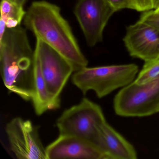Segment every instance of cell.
<instances>
[{"instance_id": "cell-3", "label": "cell", "mask_w": 159, "mask_h": 159, "mask_svg": "<svg viewBox=\"0 0 159 159\" xmlns=\"http://www.w3.org/2000/svg\"><path fill=\"white\" fill-rule=\"evenodd\" d=\"M138 72L134 64L86 67L74 72L71 80L84 94L93 91L102 98L134 82Z\"/></svg>"}, {"instance_id": "cell-5", "label": "cell", "mask_w": 159, "mask_h": 159, "mask_svg": "<svg viewBox=\"0 0 159 159\" xmlns=\"http://www.w3.org/2000/svg\"><path fill=\"white\" fill-rule=\"evenodd\" d=\"M118 116L143 117L159 112V77L143 84L134 81L121 88L113 100Z\"/></svg>"}, {"instance_id": "cell-7", "label": "cell", "mask_w": 159, "mask_h": 159, "mask_svg": "<svg viewBox=\"0 0 159 159\" xmlns=\"http://www.w3.org/2000/svg\"><path fill=\"white\" fill-rule=\"evenodd\" d=\"M10 148L18 159H47L46 148L40 138L38 127L30 120L16 117L6 126Z\"/></svg>"}, {"instance_id": "cell-4", "label": "cell", "mask_w": 159, "mask_h": 159, "mask_svg": "<svg viewBox=\"0 0 159 159\" xmlns=\"http://www.w3.org/2000/svg\"><path fill=\"white\" fill-rule=\"evenodd\" d=\"M105 121L101 107L84 98L79 104L65 110L56 125L59 135L82 138L96 144L100 127Z\"/></svg>"}, {"instance_id": "cell-10", "label": "cell", "mask_w": 159, "mask_h": 159, "mask_svg": "<svg viewBox=\"0 0 159 159\" xmlns=\"http://www.w3.org/2000/svg\"><path fill=\"white\" fill-rule=\"evenodd\" d=\"M47 159H109L92 141L79 137L59 135L46 148Z\"/></svg>"}, {"instance_id": "cell-12", "label": "cell", "mask_w": 159, "mask_h": 159, "mask_svg": "<svg viewBox=\"0 0 159 159\" xmlns=\"http://www.w3.org/2000/svg\"><path fill=\"white\" fill-rule=\"evenodd\" d=\"M34 94L31 101L36 114L42 115L49 110H52V100L42 74L39 64L34 56Z\"/></svg>"}, {"instance_id": "cell-11", "label": "cell", "mask_w": 159, "mask_h": 159, "mask_svg": "<svg viewBox=\"0 0 159 159\" xmlns=\"http://www.w3.org/2000/svg\"><path fill=\"white\" fill-rule=\"evenodd\" d=\"M96 144L109 159H136L137 153L134 146L107 121L100 127Z\"/></svg>"}, {"instance_id": "cell-13", "label": "cell", "mask_w": 159, "mask_h": 159, "mask_svg": "<svg viewBox=\"0 0 159 159\" xmlns=\"http://www.w3.org/2000/svg\"><path fill=\"white\" fill-rule=\"evenodd\" d=\"M26 13L24 7L8 0H1L0 20L4 21L7 28H14L20 25Z\"/></svg>"}, {"instance_id": "cell-2", "label": "cell", "mask_w": 159, "mask_h": 159, "mask_svg": "<svg viewBox=\"0 0 159 159\" xmlns=\"http://www.w3.org/2000/svg\"><path fill=\"white\" fill-rule=\"evenodd\" d=\"M0 69L5 87L26 101L34 94V50L21 25L7 28L0 39Z\"/></svg>"}, {"instance_id": "cell-15", "label": "cell", "mask_w": 159, "mask_h": 159, "mask_svg": "<svg viewBox=\"0 0 159 159\" xmlns=\"http://www.w3.org/2000/svg\"><path fill=\"white\" fill-rule=\"evenodd\" d=\"M134 10L139 12L155 11L159 8V0H132Z\"/></svg>"}, {"instance_id": "cell-16", "label": "cell", "mask_w": 159, "mask_h": 159, "mask_svg": "<svg viewBox=\"0 0 159 159\" xmlns=\"http://www.w3.org/2000/svg\"><path fill=\"white\" fill-rule=\"evenodd\" d=\"M139 20L149 24L159 29V12L150 11L142 13Z\"/></svg>"}, {"instance_id": "cell-1", "label": "cell", "mask_w": 159, "mask_h": 159, "mask_svg": "<svg viewBox=\"0 0 159 159\" xmlns=\"http://www.w3.org/2000/svg\"><path fill=\"white\" fill-rule=\"evenodd\" d=\"M24 24L36 38L66 58L75 72L88 66V60L57 5L45 1L34 2L26 11Z\"/></svg>"}, {"instance_id": "cell-19", "label": "cell", "mask_w": 159, "mask_h": 159, "mask_svg": "<svg viewBox=\"0 0 159 159\" xmlns=\"http://www.w3.org/2000/svg\"><path fill=\"white\" fill-rule=\"evenodd\" d=\"M155 11H156L158 12H159V9H157V10H155Z\"/></svg>"}, {"instance_id": "cell-14", "label": "cell", "mask_w": 159, "mask_h": 159, "mask_svg": "<svg viewBox=\"0 0 159 159\" xmlns=\"http://www.w3.org/2000/svg\"><path fill=\"white\" fill-rule=\"evenodd\" d=\"M159 77V59L145 62L144 66L134 82L143 84L153 80Z\"/></svg>"}, {"instance_id": "cell-20", "label": "cell", "mask_w": 159, "mask_h": 159, "mask_svg": "<svg viewBox=\"0 0 159 159\" xmlns=\"http://www.w3.org/2000/svg\"></svg>"}, {"instance_id": "cell-17", "label": "cell", "mask_w": 159, "mask_h": 159, "mask_svg": "<svg viewBox=\"0 0 159 159\" xmlns=\"http://www.w3.org/2000/svg\"><path fill=\"white\" fill-rule=\"evenodd\" d=\"M114 9L115 12L123 9H128L134 10L132 0H106Z\"/></svg>"}, {"instance_id": "cell-18", "label": "cell", "mask_w": 159, "mask_h": 159, "mask_svg": "<svg viewBox=\"0 0 159 159\" xmlns=\"http://www.w3.org/2000/svg\"><path fill=\"white\" fill-rule=\"evenodd\" d=\"M8 1H10L16 3L19 6H22V7H24L26 2L27 1V0H8Z\"/></svg>"}, {"instance_id": "cell-8", "label": "cell", "mask_w": 159, "mask_h": 159, "mask_svg": "<svg viewBox=\"0 0 159 159\" xmlns=\"http://www.w3.org/2000/svg\"><path fill=\"white\" fill-rule=\"evenodd\" d=\"M74 12L87 44L94 47L102 41L105 27L116 12L106 0H79Z\"/></svg>"}, {"instance_id": "cell-6", "label": "cell", "mask_w": 159, "mask_h": 159, "mask_svg": "<svg viewBox=\"0 0 159 159\" xmlns=\"http://www.w3.org/2000/svg\"><path fill=\"white\" fill-rule=\"evenodd\" d=\"M34 56L37 59L52 100V110L60 106V96L67 82L75 72L72 64L63 56L36 38Z\"/></svg>"}, {"instance_id": "cell-9", "label": "cell", "mask_w": 159, "mask_h": 159, "mask_svg": "<svg viewBox=\"0 0 159 159\" xmlns=\"http://www.w3.org/2000/svg\"><path fill=\"white\" fill-rule=\"evenodd\" d=\"M124 43L129 55L145 62L159 59V29L139 20L126 28Z\"/></svg>"}]
</instances>
